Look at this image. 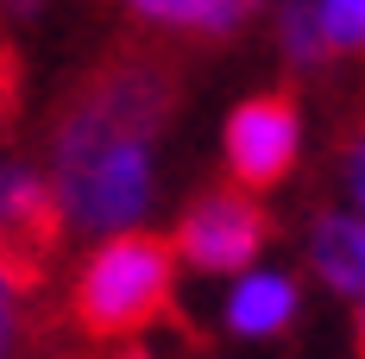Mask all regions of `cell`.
Here are the masks:
<instances>
[{
  "label": "cell",
  "mask_w": 365,
  "mask_h": 359,
  "mask_svg": "<svg viewBox=\"0 0 365 359\" xmlns=\"http://www.w3.org/2000/svg\"><path fill=\"white\" fill-rule=\"evenodd\" d=\"M309 265H315V278H322L334 296L359 303V290H365V227H359V208H334V215L315 221V233H309Z\"/></svg>",
  "instance_id": "obj_6"
},
{
  "label": "cell",
  "mask_w": 365,
  "mask_h": 359,
  "mask_svg": "<svg viewBox=\"0 0 365 359\" xmlns=\"http://www.w3.org/2000/svg\"><path fill=\"white\" fill-rule=\"evenodd\" d=\"M170 284H177L170 240L126 227L88 252V265L76 278V315L88 334H133L170 309Z\"/></svg>",
  "instance_id": "obj_2"
},
{
  "label": "cell",
  "mask_w": 365,
  "mask_h": 359,
  "mask_svg": "<svg viewBox=\"0 0 365 359\" xmlns=\"http://www.w3.org/2000/svg\"><path fill=\"white\" fill-rule=\"evenodd\" d=\"M315 38L322 51H359L365 44V0H315Z\"/></svg>",
  "instance_id": "obj_9"
},
{
  "label": "cell",
  "mask_w": 365,
  "mask_h": 359,
  "mask_svg": "<svg viewBox=\"0 0 365 359\" xmlns=\"http://www.w3.org/2000/svg\"><path fill=\"white\" fill-rule=\"evenodd\" d=\"M220 151H227V171H233L240 189H277L296 171V158H302V113H296V101L290 95L240 101L227 113Z\"/></svg>",
  "instance_id": "obj_4"
},
{
  "label": "cell",
  "mask_w": 365,
  "mask_h": 359,
  "mask_svg": "<svg viewBox=\"0 0 365 359\" xmlns=\"http://www.w3.org/2000/svg\"><path fill=\"white\" fill-rule=\"evenodd\" d=\"M264 233H271V221L252 202V189H215V196L189 202L170 252H177L182 265L208 271V278H233V271H246L258 258Z\"/></svg>",
  "instance_id": "obj_3"
},
{
  "label": "cell",
  "mask_w": 365,
  "mask_h": 359,
  "mask_svg": "<svg viewBox=\"0 0 365 359\" xmlns=\"http://www.w3.org/2000/svg\"><path fill=\"white\" fill-rule=\"evenodd\" d=\"M57 233V202H51V183L32 177L26 164H0V252L13 240H26L32 258L44 252V240Z\"/></svg>",
  "instance_id": "obj_7"
},
{
  "label": "cell",
  "mask_w": 365,
  "mask_h": 359,
  "mask_svg": "<svg viewBox=\"0 0 365 359\" xmlns=\"http://www.w3.org/2000/svg\"><path fill=\"white\" fill-rule=\"evenodd\" d=\"M32 284L13 258H0V359L13 353V328H19V290Z\"/></svg>",
  "instance_id": "obj_11"
},
{
  "label": "cell",
  "mask_w": 365,
  "mask_h": 359,
  "mask_svg": "<svg viewBox=\"0 0 365 359\" xmlns=\"http://www.w3.org/2000/svg\"><path fill=\"white\" fill-rule=\"evenodd\" d=\"M170 113L164 70H113L70 101L51 151L57 221L82 233H126L151 215L158 126Z\"/></svg>",
  "instance_id": "obj_1"
},
{
  "label": "cell",
  "mask_w": 365,
  "mask_h": 359,
  "mask_svg": "<svg viewBox=\"0 0 365 359\" xmlns=\"http://www.w3.org/2000/svg\"><path fill=\"white\" fill-rule=\"evenodd\" d=\"M302 309V290H296L290 271H271V265H246L233 271V290H227V328L240 340H271L284 334Z\"/></svg>",
  "instance_id": "obj_5"
},
{
  "label": "cell",
  "mask_w": 365,
  "mask_h": 359,
  "mask_svg": "<svg viewBox=\"0 0 365 359\" xmlns=\"http://www.w3.org/2000/svg\"><path fill=\"white\" fill-rule=\"evenodd\" d=\"M133 19L145 26H170V32H233L246 13H258L264 0H126Z\"/></svg>",
  "instance_id": "obj_8"
},
{
  "label": "cell",
  "mask_w": 365,
  "mask_h": 359,
  "mask_svg": "<svg viewBox=\"0 0 365 359\" xmlns=\"http://www.w3.org/2000/svg\"><path fill=\"white\" fill-rule=\"evenodd\" d=\"M120 359H151V353H120Z\"/></svg>",
  "instance_id": "obj_12"
},
{
  "label": "cell",
  "mask_w": 365,
  "mask_h": 359,
  "mask_svg": "<svg viewBox=\"0 0 365 359\" xmlns=\"http://www.w3.org/2000/svg\"><path fill=\"white\" fill-rule=\"evenodd\" d=\"M277 26H284V57L296 70H315L328 57L315 38V0H277Z\"/></svg>",
  "instance_id": "obj_10"
}]
</instances>
